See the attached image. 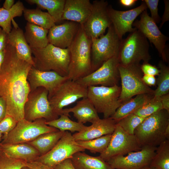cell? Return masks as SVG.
I'll return each instance as SVG.
<instances>
[{
    "instance_id": "cell-12",
    "label": "cell",
    "mask_w": 169,
    "mask_h": 169,
    "mask_svg": "<svg viewBox=\"0 0 169 169\" xmlns=\"http://www.w3.org/2000/svg\"><path fill=\"white\" fill-rule=\"evenodd\" d=\"M85 151L75 140L71 133L66 131L52 149L35 160L54 168L64 160L71 159L75 153Z\"/></svg>"
},
{
    "instance_id": "cell-2",
    "label": "cell",
    "mask_w": 169,
    "mask_h": 169,
    "mask_svg": "<svg viewBox=\"0 0 169 169\" xmlns=\"http://www.w3.org/2000/svg\"><path fill=\"white\" fill-rule=\"evenodd\" d=\"M91 39L86 34L82 25L71 45L68 48L70 55L69 79L77 81L93 71L91 59Z\"/></svg>"
},
{
    "instance_id": "cell-20",
    "label": "cell",
    "mask_w": 169,
    "mask_h": 169,
    "mask_svg": "<svg viewBox=\"0 0 169 169\" xmlns=\"http://www.w3.org/2000/svg\"><path fill=\"white\" fill-rule=\"evenodd\" d=\"M80 25L69 21L59 25L55 24L49 30V43L61 49L68 48L74 40Z\"/></svg>"
},
{
    "instance_id": "cell-25",
    "label": "cell",
    "mask_w": 169,
    "mask_h": 169,
    "mask_svg": "<svg viewBox=\"0 0 169 169\" xmlns=\"http://www.w3.org/2000/svg\"><path fill=\"white\" fill-rule=\"evenodd\" d=\"M71 112L73 114L78 122L83 124L87 122L92 123L100 118L93 104L87 97L77 101L73 107L63 110V114L69 116Z\"/></svg>"
},
{
    "instance_id": "cell-14",
    "label": "cell",
    "mask_w": 169,
    "mask_h": 169,
    "mask_svg": "<svg viewBox=\"0 0 169 169\" xmlns=\"http://www.w3.org/2000/svg\"><path fill=\"white\" fill-rule=\"evenodd\" d=\"M118 55L110 59L96 70L76 81L87 87L98 85L111 87L117 85L120 79Z\"/></svg>"
},
{
    "instance_id": "cell-28",
    "label": "cell",
    "mask_w": 169,
    "mask_h": 169,
    "mask_svg": "<svg viewBox=\"0 0 169 169\" xmlns=\"http://www.w3.org/2000/svg\"><path fill=\"white\" fill-rule=\"evenodd\" d=\"M154 96V95L143 94L137 95L123 103L110 118L116 122L124 117L132 113L147 103Z\"/></svg>"
},
{
    "instance_id": "cell-44",
    "label": "cell",
    "mask_w": 169,
    "mask_h": 169,
    "mask_svg": "<svg viewBox=\"0 0 169 169\" xmlns=\"http://www.w3.org/2000/svg\"><path fill=\"white\" fill-rule=\"evenodd\" d=\"M8 33L0 28V51L3 50L7 44Z\"/></svg>"
},
{
    "instance_id": "cell-58",
    "label": "cell",
    "mask_w": 169,
    "mask_h": 169,
    "mask_svg": "<svg viewBox=\"0 0 169 169\" xmlns=\"http://www.w3.org/2000/svg\"></svg>"
},
{
    "instance_id": "cell-31",
    "label": "cell",
    "mask_w": 169,
    "mask_h": 169,
    "mask_svg": "<svg viewBox=\"0 0 169 169\" xmlns=\"http://www.w3.org/2000/svg\"><path fill=\"white\" fill-rule=\"evenodd\" d=\"M30 4H36L38 7L46 9L55 23L62 20L65 0H26Z\"/></svg>"
},
{
    "instance_id": "cell-51",
    "label": "cell",
    "mask_w": 169,
    "mask_h": 169,
    "mask_svg": "<svg viewBox=\"0 0 169 169\" xmlns=\"http://www.w3.org/2000/svg\"><path fill=\"white\" fill-rule=\"evenodd\" d=\"M14 0H5L3 3V8L5 9L9 10L11 9L14 4Z\"/></svg>"
},
{
    "instance_id": "cell-30",
    "label": "cell",
    "mask_w": 169,
    "mask_h": 169,
    "mask_svg": "<svg viewBox=\"0 0 169 169\" xmlns=\"http://www.w3.org/2000/svg\"><path fill=\"white\" fill-rule=\"evenodd\" d=\"M25 19L28 23L49 29L55 25L53 18L48 13L39 8H24L23 11Z\"/></svg>"
},
{
    "instance_id": "cell-46",
    "label": "cell",
    "mask_w": 169,
    "mask_h": 169,
    "mask_svg": "<svg viewBox=\"0 0 169 169\" xmlns=\"http://www.w3.org/2000/svg\"><path fill=\"white\" fill-rule=\"evenodd\" d=\"M165 10L161 19V22L159 28H161L164 23L169 20V0H164Z\"/></svg>"
},
{
    "instance_id": "cell-16",
    "label": "cell",
    "mask_w": 169,
    "mask_h": 169,
    "mask_svg": "<svg viewBox=\"0 0 169 169\" xmlns=\"http://www.w3.org/2000/svg\"><path fill=\"white\" fill-rule=\"evenodd\" d=\"M133 26L153 44L163 61L167 62L169 58L166 44L169 38L161 32L156 23L149 16L147 9L140 14V20L134 22Z\"/></svg>"
},
{
    "instance_id": "cell-40",
    "label": "cell",
    "mask_w": 169,
    "mask_h": 169,
    "mask_svg": "<svg viewBox=\"0 0 169 169\" xmlns=\"http://www.w3.org/2000/svg\"><path fill=\"white\" fill-rule=\"evenodd\" d=\"M18 122L11 116L6 115L0 122V131L3 135L2 139L14 128Z\"/></svg>"
},
{
    "instance_id": "cell-29",
    "label": "cell",
    "mask_w": 169,
    "mask_h": 169,
    "mask_svg": "<svg viewBox=\"0 0 169 169\" xmlns=\"http://www.w3.org/2000/svg\"><path fill=\"white\" fill-rule=\"evenodd\" d=\"M65 131H58L42 134L27 143L35 148L40 156L50 151L55 146Z\"/></svg>"
},
{
    "instance_id": "cell-35",
    "label": "cell",
    "mask_w": 169,
    "mask_h": 169,
    "mask_svg": "<svg viewBox=\"0 0 169 169\" xmlns=\"http://www.w3.org/2000/svg\"><path fill=\"white\" fill-rule=\"evenodd\" d=\"M158 66L160 72L156 79L157 87L153 95L160 97L169 93V67L161 61L159 62Z\"/></svg>"
},
{
    "instance_id": "cell-53",
    "label": "cell",
    "mask_w": 169,
    "mask_h": 169,
    "mask_svg": "<svg viewBox=\"0 0 169 169\" xmlns=\"http://www.w3.org/2000/svg\"><path fill=\"white\" fill-rule=\"evenodd\" d=\"M164 136L166 139H169V125L166 127L164 131Z\"/></svg>"
},
{
    "instance_id": "cell-26",
    "label": "cell",
    "mask_w": 169,
    "mask_h": 169,
    "mask_svg": "<svg viewBox=\"0 0 169 169\" xmlns=\"http://www.w3.org/2000/svg\"><path fill=\"white\" fill-rule=\"evenodd\" d=\"M75 169H110L108 163L99 156H93L84 152L74 154L70 159Z\"/></svg>"
},
{
    "instance_id": "cell-41",
    "label": "cell",
    "mask_w": 169,
    "mask_h": 169,
    "mask_svg": "<svg viewBox=\"0 0 169 169\" xmlns=\"http://www.w3.org/2000/svg\"><path fill=\"white\" fill-rule=\"evenodd\" d=\"M146 3L147 8L149 9L150 17L156 23L160 22L161 18L158 13V6L159 0H143Z\"/></svg>"
},
{
    "instance_id": "cell-11",
    "label": "cell",
    "mask_w": 169,
    "mask_h": 169,
    "mask_svg": "<svg viewBox=\"0 0 169 169\" xmlns=\"http://www.w3.org/2000/svg\"><path fill=\"white\" fill-rule=\"evenodd\" d=\"M48 91L43 87L30 91L24 106V119L33 121L44 119L46 121L59 118L53 112L49 102Z\"/></svg>"
},
{
    "instance_id": "cell-24",
    "label": "cell",
    "mask_w": 169,
    "mask_h": 169,
    "mask_svg": "<svg viewBox=\"0 0 169 169\" xmlns=\"http://www.w3.org/2000/svg\"><path fill=\"white\" fill-rule=\"evenodd\" d=\"M0 149L8 157L23 160L27 162L35 160L40 156L38 151L35 148L27 143H0Z\"/></svg>"
},
{
    "instance_id": "cell-42",
    "label": "cell",
    "mask_w": 169,
    "mask_h": 169,
    "mask_svg": "<svg viewBox=\"0 0 169 169\" xmlns=\"http://www.w3.org/2000/svg\"><path fill=\"white\" fill-rule=\"evenodd\" d=\"M141 69L144 74L155 76L158 75L160 72L159 69L148 63L143 62L142 64L141 65Z\"/></svg>"
},
{
    "instance_id": "cell-3",
    "label": "cell",
    "mask_w": 169,
    "mask_h": 169,
    "mask_svg": "<svg viewBox=\"0 0 169 169\" xmlns=\"http://www.w3.org/2000/svg\"><path fill=\"white\" fill-rule=\"evenodd\" d=\"M33 66L41 71H54L63 77H67L70 55L68 48L56 47L49 44L42 48H31Z\"/></svg>"
},
{
    "instance_id": "cell-43",
    "label": "cell",
    "mask_w": 169,
    "mask_h": 169,
    "mask_svg": "<svg viewBox=\"0 0 169 169\" xmlns=\"http://www.w3.org/2000/svg\"><path fill=\"white\" fill-rule=\"evenodd\" d=\"M26 167L28 169H54L36 160L27 162Z\"/></svg>"
},
{
    "instance_id": "cell-8",
    "label": "cell",
    "mask_w": 169,
    "mask_h": 169,
    "mask_svg": "<svg viewBox=\"0 0 169 169\" xmlns=\"http://www.w3.org/2000/svg\"><path fill=\"white\" fill-rule=\"evenodd\" d=\"M87 87L68 79L48 95V98L53 112L59 116L63 114L64 107L87 97Z\"/></svg>"
},
{
    "instance_id": "cell-34",
    "label": "cell",
    "mask_w": 169,
    "mask_h": 169,
    "mask_svg": "<svg viewBox=\"0 0 169 169\" xmlns=\"http://www.w3.org/2000/svg\"><path fill=\"white\" fill-rule=\"evenodd\" d=\"M150 166L157 169H169V139H166L157 147Z\"/></svg>"
},
{
    "instance_id": "cell-32",
    "label": "cell",
    "mask_w": 169,
    "mask_h": 169,
    "mask_svg": "<svg viewBox=\"0 0 169 169\" xmlns=\"http://www.w3.org/2000/svg\"><path fill=\"white\" fill-rule=\"evenodd\" d=\"M24 8L23 3L20 0L9 10L0 7V26L7 33H9L12 29L11 23L13 18L21 16Z\"/></svg>"
},
{
    "instance_id": "cell-18",
    "label": "cell",
    "mask_w": 169,
    "mask_h": 169,
    "mask_svg": "<svg viewBox=\"0 0 169 169\" xmlns=\"http://www.w3.org/2000/svg\"><path fill=\"white\" fill-rule=\"evenodd\" d=\"M147 8L143 0L139 6L127 11L117 10L109 5L108 13L112 24L120 39H122L123 36L127 32L131 33L136 29L132 27L135 20Z\"/></svg>"
},
{
    "instance_id": "cell-36",
    "label": "cell",
    "mask_w": 169,
    "mask_h": 169,
    "mask_svg": "<svg viewBox=\"0 0 169 169\" xmlns=\"http://www.w3.org/2000/svg\"><path fill=\"white\" fill-rule=\"evenodd\" d=\"M112 134L107 135L87 141H77L78 143L84 149L92 153H103L106 149L110 140Z\"/></svg>"
},
{
    "instance_id": "cell-50",
    "label": "cell",
    "mask_w": 169,
    "mask_h": 169,
    "mask_svg": "<svg viewBox=\"0 0 169 169\" xmlns=\"http://www.w3.org/2000/svg\"><path fill=\"white\" fill-rule=\"evenodd\" d=\"M137 0H120L119 1L120 3L123 6L126 7H130L133 6Z\"/></svg>"
},
{
    "instance_id": "cell-49",
    "label": "cell",
    "mask_w": 169,
    "mask_h": 169,
    "mask_svg": "<svg viewBox=\"0 0 169 169\" xmlns=\"http://www.w3.org/2000/svg\"><path fill=\"white\" fill-rule=\"evenodd\" d=\"M7 112V106L5 101L0 97V122L5 117Z\"/></svg>"
},
{
    "instance_id": "cell-45",
    "label": "cell",
    "mask_w": 169,
    "mask_h": 169,
    "mask_svg": "<svg viewBox=\"0 0 169 169\" xmlns=\"http://www.w3.org/2000/svg\"><path fill=\"white\" fill-rule=\"evenodd\" d=\"M54 169H75L70 159H66L56 166Z\"/></svg>"
},
{
    "instance_id": "cell-39",
    "label": "cell",
    "mask_w": 169,
    "mask_h": 169,
    "mask_svg": "<svg viewBox=\"0 0 169 169\" xmlns=\"http://www.w3.org/2000/svg\"><path fill=\"white\" fill-rule=\"evenodd\" d=\"M24 161L11 158L0 152V169H22L26 166Z\"/></svg>"
},
{
    "instance_id": "cell-33",
    "label": "cell",
    "mask_w": 169,
    "mask_h": 169,
    "mask_svg": "<svg viewBox=\"0 0 169 169\" xmlns=\"http://www.w3.org/2000/svg\"><path fill=\"white\" fill-rule=\"evenodd\" d=\"M68 115L62 114L58 118L49 121H46L47 125L55 128L60 131H69L71 133L79 132L86 127L84 124L70 119Z\"/></svg>"
},
{
    "instance_id": "cell-52",
    "label": "cell",
    "mask_w": 169,
    "mask_h": 169,
    "mask_svg": "<svg viewBox=\"0 0 169 169\" xmlns=\"http://www.w3.org/2000/svg\"><path fill=\"white\" fill-rule=\"evenodd\" d=\"M5 57V51L4 50L0 51V70L3 63Z\"/></svg>"
},
{
    "instance_id": "cell-21",
    "label": "cell",
    "mask_w": 169,
    "mask_h": 169,
    "mask_svg": "<svg viewBox=\"0 0 169 169\" xmlns=\"http://www.w3.org/2000/svg\"><path fill=\"white\" fill-rule=\"evenodd\" d=\"M116 124V121L110 117L100 118L92 123L90 126H86L83 131L72 135L76 141L91 140L103 136L112 134Z\"/></svg>"
},
{
    "instance_id": "cell-27",
    "label": "cell",
    "mask_w": 169,
    "mask_h": 169,
    "mask_svg": "<svg viewBox=\"0 0 169 169\" xmlns=\"http://www.w3.org/2000/svg\"><path fill=\"white\" fill-rule=\"evenodd\" d=\"M49 29L27 22L24 35L31 48H42L49 44L47 35Z\"/></svg>"
},
{
    "instance_id": "cell-15",
    "label": "cell",
    "mask_w": 169,
    "mask_h": 169,
    "mask_svg": "<svg viewBox=\"0 0 169 169\" xmlns=\"http://www.w3.org/2000/svg\"><path fill=\"white\" fill-rule=\"evenodd\" d=\"M92 4L91 13L82 25L86 35L91 39L98 38L104 34L106 28L112 25L107 1L95 0Z\"/></svg>"
},
{
    "instance_id": "cell-55",
    "label": "cell",
    "mask_w": 169,
    "mask_h": 169,
    "mask_svg": "<svg viewBox=\"0 0 169 169\" xmlns=\"http://www.w3.org/2000/svg\"><path fill=\"white\" fill-rule=\"evenodd\" d=\"M3 135L0 131V143L2 140Z\"/></svg>"
},
{
    "instance_id": "cell-48",
    "label": "cell",
    "mask_w": 169,
    "mask_h": 169,
    "mask_svg": "<svg viewBox=\"0 0 169 169\" xmlns=\"http://www.w3.org/2000/svg\"><path fill=\"white\" fill-rule=\"evenodd\" d=\"M163 109L169 112V94L160 97Z\"/></svg>"
},
{
    "instance_id": "cell-38",
    "label": "cell",
    "mask_w": 169,
    "mask_h": 169,
    "mask_svg": "<svg viewBox=\"0 0 169 169\" xmlns=\"http://www.w3.org/2000/svg\"><path fill=\"white\" fill-rule=\"evenodd\" d=\"M145 118L131 113L119 120L116 124L127 133L134 135L135 129Z\"/></svg>"
},
{
    "instance_id": "cell-13",
    "label": "cell",
    "mask_w": 169,
    "mask_h": 169,
    "mask_svg": "<svg viewBox=\"0 0 169 169\" xmlns=\"http://www.w3.org/2000/svg\"><path fill=\"white\" fill-rule=\"evenodd\" d=\"M142 146L134 135L127 133L116 124L108 146L99 156L106 161L115 156L139 151Z\"/></svg>"
},
{
    "instance_id": "cell-56",
    "label": "cell",
    "mask_w": 169,
    "mask_h": 169,
    "mask_svg": "<svg viewBox=\"0 0 169 169\" xmlns=\"http://www.w3.org/2000/svg\"><path fill=\"white\" fill-rule=\"evenodd\" d=\"M22 169H28L26 166L23 167Z\"/></svg>"
},
{
    "instance_id": "cell-59",
    "label": "cell",
    "mask_w": 169,
    "mask_h": 169,
    "mask_svg": "<svg viewBox=\"0 0 169 169\" xmlns=\"http://www.w3.org/2000/svg\"></svg>"
},
{
    "instance_id": "cell-22",
    "label": "cell",
    "mask_w": 169,
    "mask_h": 169,
    "mask_svg": "<svg viewBox=\"0 0 169 169\" xmlns=\"http://www.w3.org/2000/svg\"><path fill=\"white\" fill-rule=\"evenodd\" d=\"M92 4L89 0H65L62 20L83 25L90 15Z\"/></svg>"
},
{
    "instance_id": "cell-37",
    "label": "cell",
    "mask_w": 169,
    "mask_h": 169,
    "mask_svg": "<svg viewBox=\"0 0 169 169\" xmlns=\"http://www.w3.org/2000/svg\"><path fill=\"white\" fill-rule=\"evenodd\" d=\"M162 109L160 97L154 96L132 113L140 117L145 118Z\"/></svg>"
},
{
    "instance_id": "cell-47",
    "label": "cell",
    "mask_w": 169,
    "mask_h": 169,
    "mask_svg": "<svg viewBox=\"0 0 169 169\" xmlns=\"http://www.w3.org/2000/svg\"><path fill=\"white\" fill-rule=\"evenodd\" d=\"M142 79L144 83L148 86H154L156 84V79L155 76L144 74Z\"/></svg>"
},
{
    "instance_id": "cell-17",
    "label": "cell",
    "mask_w": 169,
    "mask_h": 169,
    "mask_svg": "<svg viewBox=\"0 0 169 169\" xmlns=\"http://www.w3.org/2000/svg\"><path fill=\"white\" fill-rule=\"evenodd\" d=\"M156 148L157 147L143 146L139 151L130 152L125 156H115L106 161L112 168L142 169L150 165Z\"/></svg>"
},
{
    "instance_id": "cell-5",
    "label": "cell",
    "mask_w": 169,
    "mask_h": 169,
    "mask_svg": "<svg viewBox=\"0 0 169 169\" xmlns=\"http://www.w3.org/2000/svg\"><path fill=\"white\" fill-rule=\"evenodd\" d=\"M149 47L147 38L136 29L121 40L118 55L119 64H140L141 61L148 63L151 59Z\"/></svg>"
},
{
    "instance_id": "cell-6",
    "label": "cell",
    "mask_w": 169,
    "mask_h": 169,
    "mask_svg": "<svg viewBox=\"0 0 169 169\" xmlns=\"http://www.w3.org/2000/svg\"><path fill=\"white\" fill-rule=\"evenodd\" d=\"M120 92L121 87L117 84L111 87L89 86L87 87V97L97 112L103 114L104 118H108L126 101L120 99Z\"/></svg>"
},
{
    "instance_id": "cell-7",
    "label": "cell",
    "mask_w": 169,
    "mask_h": 169,
    "mask_svg": "<svg viewBox=\"0 0 169 169\" xmlns=\"http://www.w3.org/2000/svg\"><path fill=\"white\" fill-rule=\"evenodd\" d=\"M118 69L121 84L120 100L125 101L141 94H154V90L143 80V73L140 64L126 66L119 64Z\"/></svg>"
},
{
    "instance_id": "cell-23",
    "label": "cell",
    "mask_w": 169,
    "mask_h": 169,
    "mask_svg": "<svg viewBox=\"0 0 169 169\" xmlns=\"http://www.w3.org/2000/svg\"><path fill=\"white\" fill-rule=\"evenodd\" d=\"M13 27L8 34L7 44L15 49L18 56L21 59L34 65L30 47L27 43L24 33L13 19Z\"/></svg>"
},
{
    "instance_id": "cell-1",
    "label": "cell",
    "mask_w": 169,
    "mask_h": 169,
    "mask_svg": "<svg viewBox=\"0 0 169 169\" xmlns=\"http://www.w3.org/2000/svg\"><path fill=\"white\" fill-rule=\"evenodd\" d=\"M0 70V97L5 101L6 115L18 121L24 119V106L30 91L27 78L32 65L20 59L7 44Z\"/></svg>"
},
{
    "instance_id": "cell-4",
    "label": "cell",
    "mask_w": 169,
    "mask_h": 169,
    "mask_svg": "<svg viewBox=\"0 0 169 169\" xmlns=\"http://www.w3.org/2000/svg\"><path fill=\"white\" fill-rule=\"evenodd\" d=\"M169 125V112L162 109L145 118L134 135L142 146L157 147L166 139L164 131Z\"/></svg>"
},
{
    "instance_id": "cell-9",
    "label": "cell",
    "mask_w": 169,
    "mask_h": 169,
    "mask_svg": "<svg viewBox=\"0 0 169 169\" xmlns=\"http://www.w3.org/2000/svg\"><path fill=\"white\" fill-rule=\"evenodd\" d=\"M122 40L116 33L112 24L108 28L105 35L91 39V59L93 71L110 59L118 55Z\"/></svg>"
},
{
    "instance_id": "cell-19",
    "label": "cell",
    "mask_w": 169,
    "mask_h": 169,
    "mask_svg": "<svg viewBox=\"0 0 169 169\" xmlns=\"http://www.w3.org/2000/svg\"><path fill=\"white\" fill-rule=\"evenodd\" d=\"M68 79L67 77L62 76L54 71H40L32 66L28 73L27 79L30 91L43 87L48 90L49 95Z\"/></svg>"
},
{
    "instance_id": "cell-10",
    "label": "cell",
    "mask_w": 169,
    "mask_h": 169,
    "mask_svg": "<svg viewBox=\"0 0 169 169\" xmlns=\"http://www.w3.org/2000/svg\"><path fill=\"white\" fill-rule=\"evenodd\" d=\"M46 121L44 119H38L33 121L23 119L18 122L14 128L2 139L0 143H28L42 134L59 131L46 125Z\"/></svg>"
},
{
    "instance_id": "cell-54",
    "label": "cell",
    "mask_w": 169,
    "mask_h": 169,
    "mask_svg": "<svg viewBox=\"0 0 169 169\" xmlns=\"http://www.w3.org/2000/svg\"><path fill=\"white\" fill-rule=\"evenodd\" d=\"M142 169H157L156 168L151 166L149 165L146 166Z\"/></svg>"
},
{
    "instance_id": "cell-57",
    "label": "cell",
    "mask_w": 169,
    "mask_h": 169,
    "mask_svg": "<svg viewBox=\"0 0 169 169\" xmlns=\"http://www.w3.org/2000/svg\"><path fill=\"white\" fill-rule=\"evenodd\" d=\"M114 169H119V168H114Z\"/></svg>"
}]
</instances>
